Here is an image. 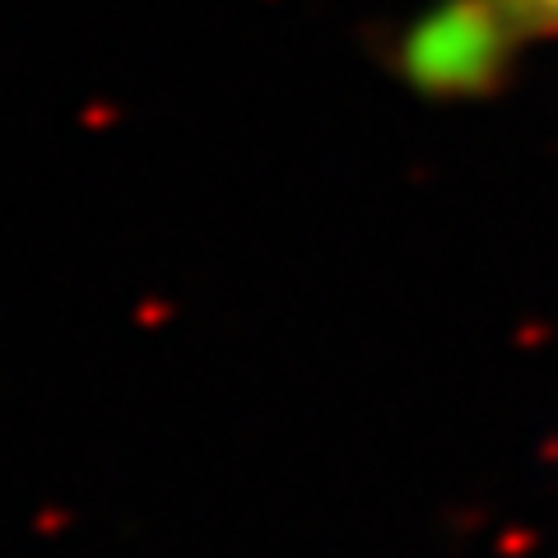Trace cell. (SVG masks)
Returning a JSON list of instances; mask_svg holds the SVG:
<instances>
[{"label": "cell", "mask_w": 558, "mask_h": 558, "mask_svg": "<svg viewBox=\"0 0 558 558\" xmlns=\"http://www.w3.org/2000/svg\"><path fill=\"white\" fill-rule=\"evenodd\" d=\"M508 65L512 57L494 38L475 0H438L400 38V75L438 98L484 94L508 75Z\"/></svg>", "instance_id": "6da1fadb"}, {"label": "cell", "mask_w": 558, "mask_h": 558, "mask_svg": "<svg viewBox=\"0 0 558 558\" xmlns=\"http://www.w3.org/2000/svg\"><path fill=\"white\" fill-rule=\"evenodd\" d=\"M475 5L512 61L526 43L558 38V0H475Z\"/></svg>", "instance_id": "7a4b0ae2"}]
</instances>
